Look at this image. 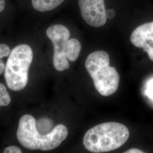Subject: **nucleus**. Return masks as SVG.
I'll return each mask as SVG.
<instances>
[{
	"label": "nucleus",
	"mask_w": 153,
	"mask_h": 153,
	"mask_svg": "<svg viewBox=\"0 0 153 153\" xmlns=\"http://www.w3.org/2000/svg\"><path fill=\"white\" fill-rule=\"evenodd\" d=\"M68 134V129L62 124L55 126L47 134H40L35 118L28 114L21 117L16 131L17 139L22 146L28 150L42 151H49L59 147Z\"/></svg>",
	"instance_id": "1"
},
{
	"label": "nucleus",
	"mask_w": 153,
	"mask_h": 153,
	"mask_svg": "<svg viewBox=\"0 0 153 153\" xmlns=\"http://www.w3.org/2000/svg\"><path fill=\"white\" fill-rule=\"evenodd\" d=\"M129 137L128 128L123 124L108 122L95 126L86 131L83 145L92 153L108 152L122 146Z\"/></svg>",
	"instance_id": "2"
},
{
	"label": "nucleus",
	"mask_w": 153,
	"mask_h": 153,
	"mask_svg": "<svg viewBox=\"0 0 153 153\" xmlns=\"http://www.w3.org/2000/svg\"><path fill=\"white\" fill-rule=\"evenodd\" d=\"M85 67L100 95L108 97L116 91L120 76L115 68L109 66V55L106 52L97 51L90 53L85 61Z\"/></svg>",
	"instance_id": "3"
},
{
	"label": "nucleus",
	"mask_w": 153,
	"mask_h": 153,
	"mask_svg": "<svg viewBox=\"0 0 153 153\" xmlns=\"http://www.w3.org/2000/svg\"><path fill=\"white\" fill-rule=\"evenodd\" d=\"M33 59V50L27 44H20L13 49L5 68L6 83L9 88L19 91L26 87Z\"/></svg>",
	"instance_id": "4"
},
{
	"label": "nucleus",
	"mask_w": 153,
	"mask_h": 153,
	"mask_svg": "<svg viewBox=\"0 0 153 153\" xmlns=\"http://www.w3.org/2000/svg\"><path fill=\"white\" fill-rule=\"evenodd\" d=\"M46 34L53 45V65L58 71H64L70 67L66 58L70 31L62 25H54L47 28Z\"/></svg>",
	"instance_id": "5"
},
{
	"label": "nucleus",
	"mask_w": 153,
	"mask_h": 153,
	"mask_svg": "<svg viewBox=\"0 0 153 153\" xmlns=\"http://www.w3.org/2000/svg\"><path fill=\"white\" fill-rule=\"evenodd\" d=\"M83 20L94 27L104 26L107 22L104 0H78Z\"/></svg>",
	"instance_id": "6"
},
{
	"label": "nucleus",
	"mask_w": 153,
	"mask_h": 153,
	"mask_svg": "<svg viewBox=\"0 0 153 153\" xmlns=\"http://www.w3.org/2000/svg\"><path fill=\"white\" fill-rule=\"evenodd\" d=\"M131 42L137 48H143L153 61V21L136 28L131 33Z\"/></svg>",
	"instance_id": "7"
},
{
	"label": "nucleus",
	"mask_w": 153,
	"mask_h": 153,
	"mask_svg": "<svg viewBox=\"0 0 153 153\" xmlns=\"http://www.w3.org/2000/svg\"><path fill=\"white\" fill-rule=\"evenodd\" d=\"M65 0H32L34 9L40 12L50 11L57 7Z\"/></svg>",
	"instance_id": "8"
},
{
	"label": "nucleus",
	"mask_w": 153,
	"mask_h": 153,
	"mask_svg": "<svg viewBox=\"0 0 153 153\" xmlns=\"http://www.w3.org/2000/svg\"><path fill=\"white\" fill-rule=\"evenodd\" d=\"M81 44L76 39H71L69 40V47L66 55L67 59L73 62L76 61L81 50Z\"/></svg>",
	"instance_id": "9"
},
{
	"label": "nucleus",
	"mask_w": 153,
	"mask_h": 153,
	"mask_svg": "<svg viewBox=\"0 0 153 153\" xmlns=\"http://www.w3.org/2000/svg\"><path fill=\"white\" fill-rule=\"evenodd\" d=\"M11 102V98L5 86L0 83V107L7 106Z\"/></svg>",
	"instance_id": "10"
},
{
	"label": "nucleus",
	"mask_w": 153,
	"mask_h": 153,
	"mask_svg": "<svg viewBox=\"0 0 153 153\" xmlns=\"http://www.w3.org/2000/svg\"><path fill=\"white\" fill-rule=\"evenodd\" d=\"M10 53V49L6 44H0V74L5 71V64L1 59L4 57L8 56Z\"/></svg>",
	"instance_id": "11"
},
{
	"label": "nucleus",
	"mask_w": 153,
	"mask_h": 153,
	"mask_svg": "<svg viewBox=\"0 0 153 153\" xmlns=\"http://www.w3.org/2000/svg\"><path fill=\"white\" fill-rule=\"evenodd\" d=\"M4 153H21L22 150L20 148L16 146H10L4 149Z\"/></svg>",
	"instance_id": "12"
},
{
	"label": "nucleus",
	"mask_w": 153,
	"mask_h": 153,
	"mask_svg": "<svg viewBox=\"0 0 153 153\" xmlns=\"http://www.w3.org/2000/svg\"><path fill=\"white\" fill-rule=\"evenodd\" d=\"M105 13H106V16H107V18H109V19L113 18L115 16V10H114V9H112L106 10Z\"/></svg>",
	"instance_id": "13"
},
{
	"label": "nucleus",
	"mask_w": 153,
	"mask_h": 153,
	"mask_svg": "<svg viewBox=\"0 0 153 153\" xmlns=\"http://www.w3.org/2000/svg\"><path fill=\"white\" fill-rule=\"evenodd\" d=\"M125 153H144L142 150L137 149H131L129 150H128L124 152Z\"/></svg>",
	"instance_id": "14"
},
{
	"label": "nucleus",
	"mask_w": 153,
	"mask_h": 153,
	"mask_svg": "<svg viewBox=\"0 0 153 153\" xmlns=\"http://www.w3.org/2000/svg\"><path fill=\"white\" fill-rule=\"evenodd\" d=\"M5 6V0H0V13L4 10Z\"/></svg>",
	"instance_id": "15"
}]
</instances>
